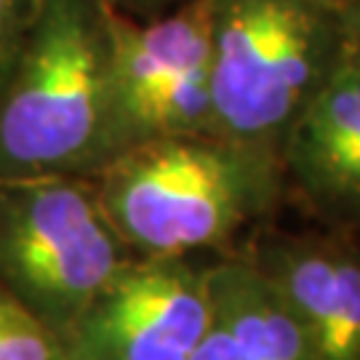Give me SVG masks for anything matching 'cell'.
<instances>
[{
    "instance_id": "cell-1",
    "label": "cell",
    "mask_w": 360,
    "mask_h": 360,
    "mask_svg": "<svg viewBox=\"0 0 360 360\" xmlns=\"http://www.w3.org/2000/svg\"><path fill=\"white\" fill-rule=\"evenodd\" d=\"M134 257H217L285 203L281 160L217 134L136 144L89 176Z\"/></svg>"
},
{
    "instance_id": "cell-2",
    "label": "cell",
    "mask_w": 360,
    "mask_h": 360,
    "mask_svg": "<svg viewBox=\"0 0 360 360\" xmlns=\"http://www.w3.org/2000/svg\"><path fill=\"white\" fill-rule=\"evenodd\" d=\"M110 155V8L38 0L0 89V176H91Z\"/></svg>"
},
{
    "instance_id": "cell-3",
    "label": "cell",
    "mask_w": 360,
    "mask_h": 360,
    "mask_svg": "<svg viewBox=\"0 0 360 360\" xmlns=\"http://www.w3.org/2000/svg\"><path fill=\"white\" fill-rule=\"evenodd\" d=\"M208 40L211 134L278 158L347 56L349 27L334 0H211Z\"/></svg>"
},
{
    "instance_id": "cell-4",
    "label": "cell",
    "mask_w": 360,
    "mask_h": 360,
    "mask_svg": "<svg viewBox=\"0 0 360 360\" xmlns=\"http://www.w3.org/2000/svg\"><path fill=\"white\" fill-rule=\"evenodd\" d=\"M134 254L89 176H0V285L62 339Z\"/></svg>"
},
{
    "instance_id": "cell-5",
    "label": "cell",
    "mask_w": 360,
    "mask_h": 360,
    "mask_svg": "<svg viewBox=\"0 0 360 360\" xmlns=\"http://www.w3.org/2000/svg\"><path fill=\"white\" fill-rule=\"evenodd\" d=\"M211 0L153 19L110 11V160L136 144L211 134Z\"/></svg>"
},
{
    "instance_id": "cell-6",
    "label": "cell",
    "mask_w": 360,
    "mask_h": 360,
    "mask_svg": "<svg viewBox=\"0 0 360 360\" xmlns=\"http://www.w3.org/2000/svg\"><path fill=\"white\" fill-rule=\"evenodd\" d=\"M208 262L134 257L65 339L77 360H190L211 321Z\"/></svg>"
},
{
    "instance_id": "cell-7",
    "label": "cell",
    "mask_w": 360,
    "mask_h": 360,
    "mask_svg": "<svg viewBox=\"0 0 360 360\" xmlns=\"http://www.w3.org/2000/svg\"><path fill=\"white\" fill-rule=\"evenodd\" d=\"M232 254L278 291L318 358L360 360V227L312 221L307 230H283L264 221Z\"/></svg>"
},
{
    "instance_id": "cell-8",
    "label": "cell",
    "mask_w": 360,
    "mask_h": 360,
    "mask_svg": "<svg viewBox=\"0 0 360 360\" xmlns=\"http://www.w3.org/2000/svg\"><path fill=\"white\" fill-rule=\"evenodd\" d=\"M285 200L315 224L360 227V51L349 40L281 147Z\"/></svg>"
},
{
    "instance_id": "cell-9",
    "label": "cell",
    "mask_w": 360,
    "mask_h": 360,
    "mask_svg": "<svg viewBox=\"0 0 360 360\" xmlns=\"http://www.w3.org/2000/svg\"><path fill=\"white\" fill-rule=\"evenodd\" d=\"M211 321L190 360H321L278 291L238 254L208 259Z\"/></svg>"
},
{
    "instance_id": "cell-10",
    "label": "cell",
    "mask_w": 360,
    "mask_h": 360,
    "mask_svg": "<svg viewBox=\"0 0 360 360\" xmlns=\"http://www.w3.org/2000/svg\"><path fill=\"white\" fill-rule=\"evenodd\" d=\"M0 360H67L65 339L0 285Z\"/></svg>"
},
{
    "instance_id": "cell-11",
    "label": "cell",
    "mask_w": 360,
    "mask_h": 360,
    "mask_svg": "<svg viewBox=\"0 0 360 360\" xmlns=\"http://www.w3.org/2000/svg\"><path fill=\"white\" fill-rule=\"evenodd\" d=\"M35 3L38 0H0V89L25 43L32 13H35Z\"/></svg>"
},
{
    "instance_id": "cell-12",
    "label": "cell",
    "mask_w": 360,
    "mask_h": 360,
    "mask_svg": "<svg viewBox=\"0 0 360 360\" xmlns=\"http://www.w3.org/2000/svg\"><path fill=\"white\" fill-rule=\"evenodd\" d=\"M102 3L112 13L126 16V19H153V16L171 11L187 0H102Z\"/></svg>"
},
{
    "instance_id": "cell-13",
    "label": "cell",
    "mask_w": 360,
    "mask_h": 360,
    "mask_svg": "<svg viewBox=\"0 0 360 360\" xmlns=\"http://www.w3.org/2000/svg\"><path fill=\"white\" fill-rule=\"evenodd\" d=\"M345 13H347L349 40H352V46L360 51V0H352L349 6H345Z\"/></svg>"
},
{
    "instance_id": "cell-14",
    "label": "cell",
    "mask_w": 360,
    "mask_h": 360,
    "mask_svg": "<svg viewBox=\"0 0 360 360\" xmlns=\"http://www.w3.org/2000/svg\"><path fill=\"white\" fill-rule=\"evenodd\" d=\"M334 3H339V6H342V8H345V6H349V3H352V0H334Z\"/></svg>"
},
{
    "instance_id": "cell-15",
    "label": "cell",
    "mask_w": 360,
    "mask_h": 360,
    "mask_svg": "<svg viewBox=\"0 0 360 360\" xmlns=\"http://www.w3.org/2000/svg\"><path fill=\"white\" fill-rule=\"evenodd\" d=\"M67 360H77V358H70V355H67Z\"/></svg>"
}]
</instances>
